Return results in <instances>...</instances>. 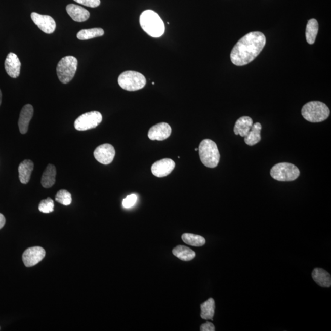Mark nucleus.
I'll return each mask as SVG.
<instances>
[{
	"label": "nucleus",
	"instance_id": "obj_9",
	"mask_svg": "<svg viewBox=\"0 0 331 331\" xmlns=\"http://www.w3.org/2000/svg\"><path fill=\"white\" fill-rule=\"evenodd\" d=\"M45 250L40 246H33L29 248L24 252L22 260L26 267H32L36 265L45 257Z\"/></svg>",
	"mask_w": 331,
	"mask_h": 331
},
{
	"label": "nucleus",
	"instance_id": "obj_10",
	"mask_svg": "<svg viewBox=\"0 0 331 331\" xmlns=\"http://www.w3.org/2000/svg\"><path fill=\"white\" fill-rule=\"evenodd\" d=\"M32 20L40 30L47 34L53 33L56 28V24L52 17L47 15H42L36 13L31 14Z\"/></svg>",
	"mask_w": 331,
	"mask_h": 331
},
{
	"label": "nucleus",
	"instance_id": "obj_6",
	"mask_svg": "<svg viewBox=\"0 0 331 331\" xmlns=\"http://www.w3.org/2000/svg\"><path fill=\"white\" fill-rule=\"evenodd\" d=\"M270 173L273 179L281 182L295 181L300 175L298 168L289 162H280L274 165Z\"/></svg>",
	"mask_w": 331,
	"mask_h": 331
},
{
	"label": "nucleus",
	"instance_id": "obj_5",
	"mask_svg": "<svg viewBox=\"0 0 331 331\" xmlns=\"http://www.w3.org/2000/svg\"><path fill=\"white\" fill-rule=\"evenodd\" d=\"M118 83L126 91H137L146 86V79L140 72L127 71L119 75Z\"/></svg>",
	"mask_w": 331,
	"mask_h": 331
},
{
	"label": "nucleus",
	"instance_id": "obj_8",
	"mask_svg": "<svg viewBox=\"0 0 331 331\" xmlns=\"http://www.w3.org/2000/svg\"><path fill=\"white\" fill-rule=\"evenodd\" d=\"M103 120L100 112L92 111L79 116L74 122L75 129L78 131H86L95 129Z\"/></svg>",
	"mask_w": 331,
	"mask_h": 331
},
{
	"label": "nucleus",
	"instance_id": "obj_25",
	"mask_svg": "<svg viewBox=\"0 0 331 331\" xmlns=\"http://www.w3.org/2000/svg\"><path fill=\"white\" fill-rule=\"evenodd\" d=\"M104 31L102 28H95L85 29L80 30L77 34V38L80 40H88L104 35Z\"/></svg>",
	"mask_w": 331,
	"mask_h": 331
},
{
	"label": "nucleus",
	"instance_id": "obj_32",
	"mask_svg": "<svg viewBox=\"0 0 331 331\" xmlns=\"http://www.w3.org/2000/svg\"><path fill=\"white\" fill-rule=\"evenodd\" d=\"M6 219L4 215L0 213V229L4 228L5 225Z\"/></svg>",
	"mask_w": 331,
	"mask_h": 331
},
{
	"label": "nucleus",
	"instance_id": "obj_30",
	"mask_svg": "<svg viewBox=\"0 0 331 331\" xmlns=\"http://www.w3.org/2000/svg\"><path fill=\"white\" fill-rule=\"evenodd\" d=\"M74 1L90 8H97L101 4L100 0H74Z\"/></svg>",
	"mask_w": 331,
	"mask_h": 331
},
{
	"label": "nucleus",
	"instance_id": "obj_21",
	"mask_svg": "<svg viewBox=\"0 0 331 331\" xmlns=\"http://www.w3.org/2000/svg\"><path fill=\"white\" fill-rule=\"evenodd\" d=\"M262 126L260 123L253 124L252 129L249 134L244 137V141L246 145L250 146H254L261 141V130Z\"/></svg>",
	"mask_w": 331,
	"mask_h": 331
},
{
	"label": "nucleus",
	"instance_id": "obj_15",
	"mask_svg": "<svg viewBox=\"0 0 331 331\" xmlns=\"http://www.w3.org/2000/svg\"><path fill=\"white\" fill-rule=\"evenodd\" d=\"M34 113L33 107L31 104H27L23 107L20 112L19 119V127L20 132L22 134L27 133L28 130L29 124H30Z\"/></svg>",
	"mask_w": 331,
	"mask_h": 331
},
{
	"label": "nucleus",
	"instance_id": "obj_12",
	"mask_svg": "<svg viewBox=\"0 0 331 331\" xmlns=\"http://www.w3.org/2000/svg\"><path fill=\"white\" fill-rule=\"evenodd\" d=\"M172 133V129L167 123H159L151 127L148 137L152 141H164L170 137Z\"/></svg>",
	"mask_w": 331,
	"mask_h": 331
},
{
	"label": "nucleus",
	"instance_id": "obj_23",
	"mask_svg": "<svg viewBox=\"0 0 331 331\" xmlns=\"http://www.w3.org/2000/svg\"><path fill=\"white\" fill-rule=\"evenodd\" d=\"M318 28L317 20L312 19L308 21L306 30V37L307 42L309 45H313V44L315 43L318 34Z\"/></svg>",
	"mask_w": 331,
	"mask_h": 331
},
{
	"label": "nucleus",
	"instance_id": "obj_1",
	"mask_svg": "<svg viewBox=\"0 0 331 331\" xmlns=\"http://www.w3.org/2000/svg\"><path fill=\"white\" fill-rule=\"evenodd\" d=\"M266 43L265 35L260 31H252L242 37L234 46L230 59L234 65L242 66L254 61L263 51Z\"/></svg>",
	"mask_w": 331,
	"mask_h": 331
},
{
	"label": "nucleus",
	"instance_id": "obj_13",
	"mask_svg": "<svg viewBox=\"0 0 331 331\" xmlns=\"http://www.w3.org/2000/svg\"><path fill=\"white\" fill-rule=\"evenodd\" d=\"M176 167L172 159L164 158L156 161L152 166L151 171L154 176L158 178H164L169 175Z\"/></svg>",
	"mask_w": 331,
	"mask_h": 331
},
{
	"label": "nucleus",
	"instance_id": "obj_18",
	"mask_svg": "<svg viewBox=\"0 0 331 331\" xmlns=\"http://www.w3.org/2000/svg\"><path fill=\"white\" fill-rule=\"evenodd\" d=\"M33 168V162L30 159H25L20 164L18 168L19 177L22 184H27L30 181Z\"/></svg>",
	"mask_w": 331,
	"mask_h": 331
},
{
	"label": "nucleus",
	"instance_id": "obj_31",
	"mask_svg": "<svg viewBox=\"0 0 331 331\" xmlns=\"http://www.w3.org/2000/svg\"><path fill=\"white\" fill-rule=\"evenodd\" d=\"M200 330L201 331H214L216 330V329H215V326L213 323L207 322V323L201 325Z\"/></svg>",
	"mask_w": 331,
	"mask_h": 331
},
{
	"label": "nucleus",
	"instance_id": "obj_22",
	"mask_svg": "<svg viewBox=\"0 0 331 331\" xmlns=\"http://www.w3.org/2000/svg\"><path fill=\"white\" fill-rule=\"evenodd\" d=\"M174 256L182 261H190L196 257V253L192 250L184 245H178L173 251Z\"/></svg>",
	"mask_w": 331,
	"mask_h": 331
},
{
	"label": "nucleus",
	"instance_id": "obj_19",
	"mask_svg": "<svg viewBox=\"0 0 331 331\" xmlns=\"http://www.w3.org/2000/svg\"><path fill=\"white\" fill-rule=\"evenodd\" d=\"M312 278L319 286L323 288H330L331 286L330 275L325 270L315 268L312 272Z\"/></svg>",
	"mask_w": 331,
	"mask_h": 331
},
{
	"label": "nucleus",
	"instance_id": "obj_7",
	"mask_svg": "<svg viewBox=\"0 0 331 331\" xmlns=\"http://www.w3.org/2000/svg\"><path fill=\"white\" fill-rule=\"evenodd\" d=\"M77 63L76 58L73 56H66L60 60L57 66V73L61 82L68 84L73 79Z\"/></svg>",
	"mask_w": 331,
	"mask_h": 331
},
{
	"label": "nucleus",
	"instance_id": "obj_24",
	"mask_svg": "<svg viewBox=\"0 0 331 331\" xmlns=\"http://www.w3.org/2000/svg\"><path fill=\"white\" fill-rule=\"evenodd\" d=\"M216 304L213 298H209L207 301L201 305V317L204 319L213 320L215 314Z\"/></svg>",
	"mask_w": 331,
	"mask_h": 331
},
{
	"label": "nucleus",
	"instance_id": "obj_4",
	"mask_svg": "<svg viewBox=\"0 0 331 331\" xmlns=\"http://www.w3.org/2000/svg\"><path fill=\"white\" fill-rule=\"evenodd\" d=\"M199 157L206 167L214 168L219 163L220 155L216 142L211 139L201 141L198 148Z\"/></svg>",
	"mask_w": 331,
	"mask_h": 331
},
{
	"label": "nucleus",
	"instance_id": "obj_14",
	"mask_svg": "<svg viewBox=\"0 0 331 331\" xmlns=\"http://www.w3.org/2000/svg\"><path fill=\"white\" fill-rule=\"evenodd\" d=\"M5 70L11 77H18L20 73L21 63L17 55L13 52L7 55L5 62Z\"/></svg>",
	"mask_w": 331,
	"mask_h": 331
},
{
	"label": "nucleus",
	"instance_id": "obj_29",
	"mask_svg": "<svg viewBox=\"0 0 331 331\" xmlns=\"http://www.w3.org/2000/svg\"><path fill=\"white\" fill-rule=\"evenodd\" d=\"M138 197L136 194H133L128 196L126 199H123L122 204L125 208L129 209L133 207L136 201H137Z\"/></svg>",
	"mask_w": 331,
	"mask_h": 331
},
{
	"label": "nucleus",
	"instance_id": "obj_3",
	"mask_svg": "<svg viewBox=\"0 0 331 331\" xmlns=\"http://www.w3.org/2000/svg\"><path fill=\"white\" fill-rule=\"evenodd\" d=\"M301 114L309 122L319 123L329 117L330 110L326 104L320 101H310L303 107Z\"/></svg>",
	"mask_w": 331,
	"mask_h": 331
},
{
	"label": "nucleus",
	"instance_id": "obj_17",
	"mask_svg": "<svg viewBox=\"0 0 331 331\" xmlns=\"http://www.w3.org/2000/svg\"><path fill=\"white\" fill-rule=\"evenodd\" d=\"M254 124L252 119L248 116H243L237 120L234 128V134L245 137L249 134Z\"/></svg>",
	"mask_w": 331,
	"mask_h": 331
},
{
	"label": "nucleus",
	"instance_id": "obj_16",
	"mask_svg": "<svg viewBox=\"0 0 331 331\" xmlns=\"http://www.w3.org/2000/svg\"><path fill=\"white\" fill-rule=\"evenodd\" d=\"M69 16L77 22H83L88 20L90 13L85 8L74 4H69L66 8Z\"/></svg>",
	"mask_w": 331,
	"mask_h": 331
},
{
	"label": "nucleus",
	"instance_id": "obj_20",
	"mask_svg": "<svg viewBox=\"0 0 331 331\" xmlns=\"http://www.w3.org/2000/svg\"><path fill=\"white\" fill-rule=\"evenodd\" d=\"M57 171L55 166L49 164L43 173L42 178V184L43 187L49 188L55 184Z\"/></svg>",
	"mask_w": 331,
	"mask_h": 331
},
{
	"label": "nucleus",
	"instance_id": "obj_34",
	"mask_svg": "<svg viewBox=\"0 0 331 331\" xmlns=\"http://www.w3.org/2000/svg\"><path fill=\"white\" fill-rule=\"evenodd\" d=\"M195 150L197 151V150H198V149H196Z\"/></svg>",
	"mask_w": 331,
	"mask_h": 331
},
{
	"label": "nucleus",
	"instance_id": "obj_11",
	"mask_svg": "<svg viewBox=\"0 0 331 331\" xmlns=\"http://www.w3.org/2000/svg\"><path fill=\"white\" fill-rule=\"evenodd\" d=\"M115 155L114 147L109 144H104L98 146L94 151L96 159L103 164H109L114 160Z\"/></svg>",
	"mask_w": 331,
	"mask_h": 331
},
{
	"label": "nucleus",
	"instance_id": "obj_2",
	"mask_svg": "<svg viewBox=\"0 0 331 331\" xmlns=\"http://www.w3.org/2000/svg\"><path fill=\"white\" fill-rule=\"evenodd\" d=\"M139 22L142 30L153 37L163 35L165 26L158 14L152 10H146L141 14Z\"/></svg>",
	"mask_w": 331,
	"mask_h": 331
},
{
	"label": "nucleus",
	"instance_id": "obj_27",
	"mask_svg": "<svg viewBox=\"0 0 331 331\" xmlns=\"http://www.w3.org/2000/svg\"><path fill=\"white\" fill-rule=\"evenodd\" d=\"M56 201L63 205H69L72 202V196L70 193L66 190H60L55 196Z\"/></svg>",
	"mask_w": 331,
	"mask_h": 331
},
{
	"label": "nucleus",
	"instance_id": "obj_26",
	"mask_svg": "<svg viewBox=\"0 0 331 331\" xmlns=\"http://www.w3.org/2000/svg\"><path fill=\"white\" fill-rule=\"evenodd\" d=\"M182 239L186 244L193 246H202L205 243L204 237L193 234H184L182 236Z\"/></svg>",
	"mask_w": 331,
	"mask_h": 331
},
{
	"label": "nucleus",
	"instance_id": "obj_33",
	"mask_svg": "<svg viewBox=\"0 0 331 331\" xmlns=\"http://www.w3.org/2000/svg\"><path fill=\"white\" fill-rule=\"evenodd\" d=\"M2 101V94L1 90H0V105H1Z\"/></svg>",
	"mask_w": 331,
	"mask_h": 331
},
{
	"label": "nucleus",
	"instance_id": "obj_28",
	"mask_svg": "<svg viewBox=\"0 0 331 331\" xmlns=\"http://www.w3.org/2000/svg\"><path fill=\"white\" fill-rule=\"evenodd\" d=\"M39 210L43 213L48 214L54 211V202L53 200L48 197L46 199L42 200L39 203Z\"/></svg>",
	"mask_w": 331,
	"mask_h": 331
}]
</instances>
